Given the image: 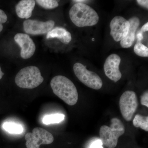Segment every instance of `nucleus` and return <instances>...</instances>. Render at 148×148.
<instances>
[{
  "label": "nucleus",
  "instance_id": "obj_14",
  "mask_svg": "<svg viewBox=\"0 0 148 148\" xmlns=\"http://www.w3.org/2000/svg\"><path fill=\"white\" fill-rule=\"evenodd\" d=\"M46 38L47 39L56 38L65 44L69 43L72 40L71 33L66 29L61 27H56L51 30L47 33Z\"/></svg>",
  "mask_w": 148,
  "mask_h": 148
},
{
  "label": "nucleus",
  "instance_id": "obj_23",
  "mask_svg": "<svg viewBox=\"0 0 148 148\" xmlns=\"http://www.w3.org/2000/svg\"><path fill=\"white\" fill-rule=\"evenodd\" d=\"M137 2L139 5L142 6L148 9V1L147 0H137Z\"/></svg>",
  "mask_w": 148,
  "mask_h": 148
},
{
  "label": "nucleus",
  "instance_id": "obj_25",
  "mask_svg": "<svg viewBox=\"0 0 148 148\" xmlns=\"http://www.w3.org/2000/svg\"><path fill=\"white\" fill-rule=\"evenodd\" d=\"M148 31V22L146 23L145 25H143L141 29V32H147Z\"/></svg>",
  "mask_w": 148,
  "mask_h": 148
},
{
  "label": "nucleus",
  "instance_id": "obj_7",
  "mask_svg": "<svg viewBox=\"0 0 148 148\" xmlns=\"http://www.w3.org/2000/svg\"><path fill=\"white\" fill-rule=\"evenodd\" d=\"M137 95L134 91L127 90L123 93L119 100V107L122 115L127 121L132 120L138 108Z\"/></svg>",
  "mask_w": 148,
  "mask_h": 148
},
{
  "label": "nucleus",
  "instance_id": "obj_22",
  "mask_svg": "<svg viewBox=\"0 0 148 148\" xmlns=\"http://www.w3.org/2000/svg\"><path fill=\"white\" fill-rule=\"evenodd\" d=\"M103 145L101 140H96L92 143L90 148H103Z\"/></svg>",
  "mask_w": 148,
  "mask_h": 148
},
{
  "label": "nucleus",
  "instance_id": "obj_2",
  "mask_svg": "<svg viewBox=\"0 0 148 148\" xmlns=\"http://www.w3.org/2000/svg\"><path fill=\"white\" fill-rule=\"evenodd\" d=\"M69 16L73 23L79 27L94 26L99 19L98 13L93 8L82 3H77L72 6Z\"/></svg>",
  "mask_w": 148,
  "mask_h": 148
},
{
  "label": "nucleus",
  "instance_id": "obj_27",
  "mask_svg": "<svg viewBox=\"0 0 148 148\" xmlns=\"http://www.w3.org/2000/svg\"><path fill=\"white\" fill-rule=\"evenodd\" d=\"M4 75V73L2 71L1 69V66H0V79H1Z\"/></svg>",
  "mask_w": 148,
  "mask_h": 148
},
{
  "label": "nucleus",
  "instance_id": "obj_16",
  "mask_svg": "<svg viewBox=\"0 0 148 148\" xmlns=\"http://www.w3.org/2000/svg\"><path fill=\"white\" fill-rule=\"evenodd\" d=\"M65 117L64 114H52L45 116L42 121L44 124L46 125L59 123L64 120Z\"/></svg>",
  "mask_w": 148,
  "mask_h": 148
},
{
  "label": "nucleus",
  "instance_id": "obj_26",
  "mask_svg": "<svg viewBox=\"0 0 148 148\" xmlns=\"http://www.w3.org/2000/svg\"><path fill=\"white\" fill-rule=\"evenodd\" d=\"M74 2L77 3H84V2H86L87 1H84V0H75L73 1Z\"/></svg>",
  "mask_w": 148,
  "mask_h": 148
},
{
  "label": "nucleus",
  "instance_id": "obj_13",
  "mask_svg": "<svg viewBox=\"0 0 148 148\" xmlns=\"http://www.w3.org/2000/svg\"><path fill=\"white\" fill-rule=\"evenodd\" d=\"M36 1L34 0H22L19 1L15 6L17 16L21 18H30L34 8Z\"/></svg>",
  "mask_w": 148,
  "mask_h": 148
},
{
  "label": "nucleus",
  "instance_id": "obj_15",
  "mask_svg": "<svg viewBox=\"0 0 148 148\" xmlns=\"http://www.w3.org/2000/svg\"><path fill=\"white\" fill-rule=\"evenodd\" d=\"M133 124L135 127H140L146 132H148V116L138 114L136 115L133 119Z\"/></svg>",
  "mask_w": 148,
  "mask_h": 148
},
{
  "label": "nucleus",
  "instance_id": "obj_21",
  "mask_svg": "<svg viewBox=\"0 0 148 148\" xmlns=\"http://www.w3.org/2000/svg\"><path fill=\"white\" fill-rule=\"evenodd\" d=\"M141 103L143 106L148 107V92L147 90L144 92L141 97Z\"/></svg>",
  "mask_w": 148,
  "mask_h": 148
},
{
  "label": "nucleus",
  "instance_id": "obj_20",
  "mask_svg": "<svg viewBox=\"0 0 148 148\" xmlns=\"http://www.w3.org/2000/svg\"><path fill=\"white\" fill-rule=\"evenodd\" d=\"M8 17L5 12L2 10L0 9V32L3 29V24L5 23L7 21Z\"/></svg>",
  "mask_w": 148,
  "mask_h": 148
},
{
  "label": "nucleus",
  "instance_id": "obj_9",
  "mask_svg": "<svg viewBox=\"0 0 148 148\" xmlns=\"http://www.w3.org/2000/svg\"><path fill=\"white\" fill-rule=\"evenodd\" d=\"M110 35L115 41L122 40L126 36L130 28L128 20L121 16H115L110 23Z\"/></svg>",
  "mask_w": 148,
  "mask_h": 148
},
{
  "label": "nucleus",
  "instance_id": "obj_18",
  "mask_svg": "<svg viewBox=\"0 0 148 148\" xmlns=\"http://www.w3.org/2000/svg\"><path fill=\"white\" fill-rule=\"evenodd\" d=\"M134 50L136 54L139 56L144 57L148 56V47L143 44L141 42L137 41L134 46Z\"/></svg>",
  "mask_w": 148,
  "mask_h": 148
},
{
  "label": "nucleus",
  "instance_id": "obj_24",
  "mask_svg": "<svg viewBox=\"0 0 148 148\" xmlns=\"http://www.w3.org/2000/svg\"><path fill=\"white\" fill-rule=\"evenodd\" d=\"M137 39H138V41L141 42L142 40L143 39V33L140 31L137 33Z\"/></svg>",
  "mask_w": 148,
  "mask_h": 148
},
{
  "label": "nucleus",
  "instance_id": "obj_19",
  "mask_svg": "<svg viewBox=\"0 0 148 148\" xmlns=\"http://www.w3.org/2000/svg\"><path fill=\"white\" fill-rule=\"evenodd\" d=\"M37 3L46 9H52L58 6V3L54 0H37Z\"/></svg>",
  "mask_w": 148,
  "mask_h": 148
},
{
  "label": "nucleus",
  "instance_id": "obj_6",
  "mask_svg": "<svg viewBox=\"0 0 148 148\" xmlns=\"http://www.w3.org/2000/svg\"><path fill=\"white\" fill-rule=\"evenodd\" d=\"M27 148H40L42 145H49L54 140L53 135L42 127H35L32 132H28L25 136Z\"/></svg>",
  "mask_w": 148,
  "mask_h": 148
},
{
  "label": "nucleus",
  "instance_id": "obj_1",
  "mask_svg": "<svg viewBox=\"0 0 148 148\" xmlns=\"http://www.w3.org/2000/svg\"><path fill=\"white\" fill-rule=\"evenodd\" d=\"M50 85L53 92L69 106L75 105L78 94L75 86L66 77L57 75L51 79Z\"/></svg>",
  "mask_w": 148,
  "mask_h": 148
},
{
  "label": "nucleus",
  "instance_id": "obj_12",
  "mask_svg": "<svg viewBox=\"0 0 148 148\" xmlns=\"http://www.w3.org/2000/svg\"><path fill=\"white\" fill-rule=\"evenodd\" d=\"M128 21L130 23L129 31L126 36L120 42L121 45L124 48L130 47L133 44L136 31L140 24V19L136 16L131 17Z\"/></svg>",
  "mask_w": 148,
  "mask_h": 148
},
{
  "label": "nucleus",
  "instance_id": "obj_8",
  "mask_svg": "<svg viewBox=\"0 0 148 148\" xmlns=\"http://www.w3.org/2000/svg\"><path fill=\"white\" fill-rule=\"evenodd\" d=\"M54 21L49 20L43 22L37 20L27 19L23 22L25 33L28 34L38 35L47 34L54 27Z\"/></svg>",
  "mask_w": 148,
  "mask_h": 148
},
{
  "label": "nucleus",
  "instance_id": "obj_17",
  "mask_svg": "<svg viewBox=\"0 0 148 148\" xmlns=\"http://www.w3.org/2000/svg\"><path fill=\"white\" fill-rule=\"evenodd\" d=\"M3 128L7 132L12 134H19L23 131L21 125L14 123H5L3 125Z\"/></svg>",
  "mask_w": 148,
  "mask_h": 148
},
{
  "label": "nucleus",
  "instance_id": "obj_5",
  "mask_svg": "<svg viewBox=\"0 0 148 148\" xmlns=\"http://www.w3.org/2000/svg\"><path fill=\"white\" fill-rule=\"evenodd\" d=\"M73 71L80 81L87 87L95 90H99L103 86V81L98 74L88 71L86 66L82 64L77 63L74 64Z\"/></svg>",
  "mask_w": 148,
  "mask_h": 148
},
{
  "label": "nucleus",
  "instance_id": "obj_4",
  "mask_svg": "<svg viewBox=\"0 0 148 148\" xmlns=\"http://www.w3.org/2000/svg\"><path fill=\"white\" fill-rule=\"evenodd\" d=\"M14 80L19 87L33 89L42 83L44 78L38 67L30 66L21 69L16 74Z\"/></svg>",
  "mask_w": 148,
  "mask_h": 148
},
{
  "label": "nucleus",
  "instance_id": "obj_10",
  "mask_svg": "<svg viewBox=\"0 0 148 148\" xmlns=\"http://www.w3.org/2000/svg\"><path fill=\"white\" fill-rule=\"evenodd\" d=\"M121 59L116 54H111L106 58L104 65V72L106 76L114 82H116L121 78L119 70Z\"/></svg>",
  "mask_w": 148,
  "mask_h": 148
},
{
  "label": "nucleus",
  "instance_id": "obj_11",
  "mask_svg": "<svg viewBox=\"0 0 148 148\" xmlns=\"http://www.w3.org/2000/svg\"><path fill=\"white\" fill-rule=\"evenodd\" d=\"M15 42L21 47V58L27 59L31 58L36 51V47L34 41L29 35L18 33L14 37Z\"/></svg>",
  "mask_w": 148,
  "mask_h": 148
},
{
  "label": "nucleus",
  "instance_id": "obj_3",
  "mask_svg": "<svg viewBox=\"0 0 148 148\" xmlns=\"http://www.w3.org/2000/svg\"><path fill=\"white\" fill-rule=\"evenodd\" d=\"M124 125L120 120L114 118L111 120L110 127L103 125L100 128V137L101 142L109 148H114L117 145L119 138L124 134Z\"/></svg>",
  "mask_w": 148,
  "mask_h": 148
}]
</instances>
